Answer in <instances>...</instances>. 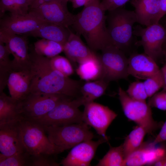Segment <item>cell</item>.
Instances as JSON below:
<instances>
[{"mask_svg": "<svg viewBox=\"0 0 166 166\" xmlns=\"http://www.w3.org/2000/svg\"><path fill=\"white\" fill-rule=\"evenodd\" d=\"M133 34L140 38V40L136 41L135 45L142 46L144 53L156 62L163 56V46L166 38V29L159 22L145 28L139 25L134 26Z\"/></svg>", "mask_w": 166, "mask_h": 166, "instance_id": "obj_10", "label": "cell"}, {"mask_svg": "<svg viewBox=\"0 0 166 166\" xmlns=\"http://www.w3.org/2000/svg\"><path fill=\"white\" fill-rule=\"evenodd\" d=\"M100 0H93L75 15L71 26L82 35L88 46L94 51L101 50L112 44L106 25V16Z\"/></svg>", "mask_w": 166, "mask_h": 166, "instance_id": "obj_2", "label": "cell"}, {"mask_svg": "<svg viewBox=\"0 0 166 166\" xmlns=\"http://www.w3.org/2000/svg\"><path fill=\"white\" fill-rule=\"evenodd\" d=\"M0 21V31L17 35H28L46 22L31 13L24 15L3 17Z\"/></svg>", "mask_w": 166, "mask_h": 166, "instance_id": "obj_14", "label": "cell"}, {"mask_svg": "<svg viewBox=\"0 0 166 166\" xmlns=\"http://www.w3.org/2000/svg\"><path fill=\"white\" fill-rule=\"evenodd\" d=\"M31 0H0V16L8 11L13 15H24L29 13Z\"/></svg>", "mask_w": 166, "mask_h": 166, "instance_id": "obj_27", "label": "cell"}, {"mask_svg": "<svg viewBox=\"0 0 166 166\" xmlns=\"http://www.w3.org/2000/svg\"><path fill=\"white\" fill-rule=\"evenodd\" d=\"M31 156V166H57L60 164L53 158V155L41 154Z\"/></svg>", "mask_w": 166, "mask_h": 166, "instance_id": "obj_35", "label": "cell"}, {"mask_svg": "<svg viewBox=\"0 0 166 166\" xmlns=\"http://www.w3.org/2000/svg\"><path fill=\"white\" fill-rule=\"evenodd\" d=\"M125 157L122 144L116 147H110L96 166H125Z\"/></svg>", "mask_w": 166, "mask_h": 166, "instance_id": "obj_30", "label": "cell"}, {"mask_svg": "<svg viewBox=\"0 0 166 166\" xmlns=\"http://www.w3.org/2000/svg\"><path fill=\"white\" fill-rule=\"evenodd\" d=\"M71 30L69 28L46 22L28 35L54 41L64 45Z\"/></svg>", "mask_w": 166, "mask_h": 166, "instance_id": "obj_21", "label": "cell"}, {"mask_svg": "<svg viewBox=\"0 0 166 166\" xmlns=\"http://www.w3.org/2000/svg\"><path fill=\"white\" fill-rule=\"evenodd\" d=\"M30 51L32 74L30 93L61 94L74 98L81 96L82 80L71 79L54 69L49 58L37 54L33 47Z\"/></svg>", "mask_w": 166, "mask_h": 166, "instance_id": "obj_1", "label": "cell"}, {"mask_svg": "<svg viewBox=\"0 0 166 166\" xmlns=\"http://www.w3.org/2000/svg\"><path fill=\"white\" fill-rule=\"evenodd\" d=\"M43 126L50 141L61 152L94 137L88 125L83 122L61 126Z\"/></svg>", "mask_w": 166, "mask_h": 166, "instance_id": "obj_5", "label": "cell"}, {"mask_svg": "<svg viewBox=\"0 0 166 166\" xmlns=\"http://www.w3.org/2000/svg\"><path fill=\"white\" fill-rule=\"evenodd\" d=\"M148 96L151 97L161 88H162L164 81L160 70L156 74L145 80L143 82Z\"/></svg>", "mask_w": 166, "mask_h": 166, "instance_id": "obj_33", "label": "cell"}, {"mask_svg": "<svg viewBox=\"0 0 166 166\" xmlns=\"http://www.w3.org/2000/svg\"><path fill=\"white\" fill-rule=\"evenodd\" d=\"M69 1V0H54L35 9H30L29 12L43 21L69 28L73 23L75 15L68 10Z\"/></svg>", "mask_w": 166, "mask_h": 166, "instance_id": "obj_11", "label": "cell"}, {"mask_svg": "<svg viewBox=\"0 0 166 166\" xmlns=\"http://www.w3.org/2000/svg\"><path fill=\"white\" fill-rule=\"evenodd\" d=\"M0 41L5 44L13 57L11 60L12 70L30 69L31 60L26 36L0 31Z\"/></svg>", "mask_w": 166, "mask_h": 166, "instance_id": "obj_13", "label": "cell"}, {"mask_svg": "<svg viewBox=\"0 0 166 166\" xmlns=\"http://www.w3.org/2000/svg\"><path fill=\"white\" fill-rule=\"evenodd\" d=\"M130 0H101L100 4L105 11L112 10L122 7Z\"/></svg>", "mask_w": 166, "mask_h": 166, "instance_id": "obj_37", "label": "cell"}, {"mask_svg": "<svg viewBox=\"0 0 166 166\" xmlns=\"http://www.w3.org/2000/svg\"><path fill=\"white\" fill-rule=\"evenodd\" d=\"M163 79L164 84L162 90L166 91V62L164 65L160 69Z\"/></svg>", "mask_w": 166, "mask_h": 166, "instance_id": "obj_43", "label": "cell"}, {"mask_svg": "<svg viewBox=\"0 0 166 166\" xmlns=\"http://www.w3.org/2000/svg\"><path fill=\"white\" fill-rule=\"evenodd\" d=\"M163 56H164L165 62H166V46H163Z\"/></svg>", "mask_w": 166, "mask_h": 166, "instance_id": "obj_44", "label": "cell"}, {"mask_svg": "<svg viewBox=\"0 0 166 166\" xmlns=\"http://www.w3.org/2000/svg\"><path fill=\"white\" fill-rule=\"evenodd\" d=\"M93 0H69L74 8H77L85 6Z\"/></svg>", "mask_w": 166, "mask_h": 166, "instance_id": "obj_39", "label": "cell"}, {"mask_svg": "<svg viewBox=\"0 0 166 166\" xmlns=\"http://www.w3.org/2000/svg\"><path fill=\"white\" fill-rule=\"evenodd\" d=\"M54 0H31V4L29 10L35 9L41 5Z\"/></svg>", "mask_w": 166, "mask_h": 166, "instance_id": "obj_40", "label": "cell"}, {"mask_svg": "<svg viewBox=\"0 0 166 166\" xmlns=\"http://www.w3.org/2000/svg\"><path fill=\"white\" fill-rule=\"evenodd\" d=\"M160 69L156 62L144 53H133L128 58V74L137 78L145 80Z\"/></svg>", "mask_w": 166, "mask_h": 166, "instance_id": "obj_17", "label": "cell"}, {"mask_svg": "<svg viewBox=\"0 0 166 166\" xmlns=\"http://www.w3.org/2000/svg\"><path fill=\"white\" fill-rule=\"evenodd\" d=\"M148 104L151 107L166 111V91L162 90L150 97Z\"/></svg>", "mask_w": 166, "mask_h": 166, "instance_id": "obj_36", "label": "cell"}, {"mask_svg": "<svg viewBox=\"0 0 166 166\" xmlns=\"http://www.w3.org/2000/svg\"><path fill=\"white\" fill-rule=\"evenodd\" d=\"M74 99L61 94L30 93L18 103L19 109L23 119H34L46 115L60 103Z\"/></svg>", "mask_w": 166, "mask_h": 166, "instance_id": "obj_6", "label": "cell"}, {"mask_svg": "<svg viewBox=\"0 0 166 166\" xmlns=\"http://www.w3.org/2000/svg\"><path fill=\"white\" fill-rule=\"evenodd\" d=\"M106 16L112 44L125 53L129 52L133 44V26L137 22L134 11L121 7L109 11Z\"/></svg>", "mask_w": 166, "mask_h": 166, "instance_id": "obj_3", "label": "cell"}, {"mask_svg": "<svg viewBox=\"0 0 166 166\" xmlns=\"http://www.w3.org/2000/svg\"><path fill=\"white\" fill-rule=\"evenodd\" d=\"M137 22L147 26L159 22L160 0H131Z\"/></svg>", "mask_w": 166, "mask_h": 166, "instance_id": "obj_20", "label": "cell"}, {"mask_svg": "<svg viewBox=\"0 0 166 166\" xmlns=\"http://www.w3.org/2000/svg\"><path fill=\"white\" fill-rule=\"evenodd\" d=\"M19 122L0 125V153L2 155L9 156L26 151L21 137Z\"/></svg>", "mask_w": 166, "mask_h": 166, "instance_id": "obj_16", "label": "cell"}, {"mask_svg": "<svg viewBox=\"0 0 166 166\" xmlns=\"http://www.w3.org/2000/svg\"><path fill=\"white\" fill-rule=\"evenodd\" d=\"M155 145L151 143H143L125 160V166L150 165L156 159Z\"/></svg>", "mask_w": 166, "mask_h": 166, "instance_id": "obj_23", "label": "cell"}, {"mask_svg": "<svg viewBox=\"0 0 166 166\" xmlns=\"http://www.w3.org/2000/svg\"><path fill=\"white\" fill-rule=\"evenodd\" d=\"M118 95L124 114L128 119L144 128L148 133L161 127L160 123L154 120L151 107L146 101L132 98L121 87Z\"/></svg>", "mask_w": 166, "mask_h": 166, "instance_id": "obj_8", "label": "cell"}, {"mask_svg": "<svg viewBox=\"0 0 166 166\" xmlns=\"http://www.w3.org/2000/svg\"><path fill=\"white\" fill-rule=\"evenodd\" d=\"M165 28L166 29V27H165ZM163 46H166V38L165 40V41L164 42V43Z\"/></svg>", "mask_w": 166, "mask_h": 166, "instance_id": "obj_46", "label": "cell"}, {"mask_svg": "<svg viewBox=\"0 0 166 166\" xmlns=\"http://www.w3.org/2000/svg\"><path fill=\"white\" fill-rule=\"evenodd\" d=\"M76 72L82 80L86 81L102 79L103 69L99 55L79 63Z\"/></svg>", "mask_w": 166, "mask_h": 166, "instance_id": "obj_24", "label": "cell"}, {"mask_svg": "<svg viewBox=\"0 0 166 166\" xmlns=\"http://www.w3.org/2000/svg\"><path fill=\"white\" fill-rule=\"evenodd\" d=\"M163 144L162 146L166 150V142L162 143Z\"/></svg>", "mask_w": 166, "mask_h": 166, "instance_id": "obj_45", "label": "cell"}, {"mask_svg": "<svg viewBox=\"0 0 166 166\" xmlns=\"http://www.w3.org/2000/svg\"><path fill=\"white\" fill-rule=\"evenodd\" d=\"M160 12L159 18L160 21L166 14V0H160Z\"/></svg>", "mask_w": 166, "mask_h": 166, "instance_id": "obj_41", "label": "cell"}, {"mask_svg": "<svg viewBox=\"0 0 166 166\" xmlns=\"http://www.w3.org/2000/svg\"><path fill=\"white\" fill-rule=\"evenodd\" d=\"M10 53L5 44L0 41V93L3 92L10 72L12 70Z\"/></svg>", "mask_w": 166, "mask_h": 166, "instance_id": "obj_29", "label": "cell"}, {"mask_svg": "<svg viewBox=\"0 0 166 166\" xmlns=\"http://www.w3.org/2000/svg\"><path fill=\"white\" fill-rule=\"evenodd\" d=\"M84 105L81 97L63 101L44 116L30 119L45 126H61L83 122V112L79 107Z\"/></svg>", "mask_w": 166, "mask_h": 166, "instance_id": "obj_7", "label": "cell"}, {"mask_svg": "<svg viewBox=\"0 0 166 166\" xmlns=\"http://www.w3.org/2000/svg\"><path fill=\"white\" fill-rule=\"evenodd\" d=\"M22 119L18 103L4 92L0 93V125L18 123Z\"/></svg>", "mask_w": 166, "mask_h": 166, "instance_id": "obj_22", "label": "cell"}, {"mask_svg": "<svg viewBox=\"0 0 166 166\" xmlns=\"http://www.w3.org/2000/svg\"><path fill=\"white\" fill-rule=\"evenodd\" d=\"M99 55L103 69L102 78L109 82L120 79H126L128 72V58L122 50L112 44L101 50Z\"/></svg>", "mask_w": 166, "mask_h": 166, "instance_id": "obj_9", "label": "cell"}, {"mask_svg": "<svg viewBox=\"0 0 166 166\" xmlns=\"http://www.w3.org/2000/svg\"><path fill=\"white\" fill-rule=\"evenodd\" d=\"M49 61L54 69L66 76L69 77L74 73L73 65L67 58L58 55L49 58Z\"/></svg>", "mask_w": 166, "mask_h": 166, "instance_id": "obj_32", "label": "cell"}, {"mask_svg": "<svg viewBox=\"0 0 166 166\" xmlns=\"http://www.w3.org/2000/svg\"><path fill=\"white\" fill-rule=\"evenodd\" d=\"M148 133L144 128L138 126L126 137L122 144L125 159L142 145L144 137Z\"/></svg>", "mask_w": 166, "mask_h": 166, "instance_id": "obj_26", "label": "cell"}, {"mask_svg": "<svg viewBox=\"0 0 166 166\" xmlns=\"http://www.w3.org/2000/svg\"><path fill=\"white\" fill-rule=\"evenodd\" d=\"M108 140L102 137L82 142L73 147L61 164L63 166H88L95 154L98 147Z\"/></svg>", "mask_w": 166, "mask_h": 166, "instance_id": "obj_15", "label": "cell"}, {"mask_svg": "<svg viewBox=\"0 0 166 166\" xmlns=\"http://www.w3.org/2000/svg\"><path fill=\"white\" fill-rule=\"evenodd\" d=\"M80 36L71 31L67 40L64 45L63 52L72 64H79L98 56L94 51L85 44Z\"/></svg>", "mask_w": 166, "mask_h": 166, "instance_id": "obj_19", "label": "cell"}, {"mask_svg": "<svg viewBox=\"0 0 166 166\" xmlns=\"http://www.w3.org/2000/svg\"><path fill=\"white\" fill-rule=\"evenodd\" d=\"M150 166H166V154L154 161Z\"/></svg>", "mask_w": 166, "mask_h": 166, "instance_id": "obj_42", "label": "cell"}, {"mask_svg": "<svg viewBox=\"0 0 166 166\" xmlns=\"http://www.w3.org/2000/svg\"><path fill=\"white\" fill-rule=\"evenodd\" d=\"M109 83L101 79L84 82L81 87V93L84 105L103 95Z\"/></svg>", "mask_w": 166, "mask_h": 166, "instance_id": "obj_25", "label": "cell"}, {"mask_svg": "<svg viewBox=\"0 0 166 166\" xmlns=\"http://www.w3.org/2000/svg\"><path fill=\"white\" fill-rule=\"evenodd\" d=\"M84 106L83 122L93 127L98 135L108 140L106 131L117 114L108 107L94 101Z\"/></svg>", "mask_w": 166, "mask_h": 166, "instance_id": "obj_12", "label": "cell"}, {"mask_svg": "<svg viewBox=\"0 0 166 166\" xmlns=\"http://www.w3.org/2000/svg\"><path fill=\"white\" fill-rule=\"evenodd\" d=\"M166 142V121L162 124L160 130L152 144L154 145L156 144Z\"/></svg>", "mask_w": 166, "mask_h": 166, "instance_id": "obj_38", "label": "cell"}, {"mask_svg": "<svg viewBox=\"0 0 166 166\" xmlns=\"http://www.w3.org/2000/svg\"><path fill=\"white\" fill-rule=\"evenodd\" d=\"M32 74L30 69L12 70L7 83L10 96L19 103L30 93Z\"/></svg>", "mask_w": 166, "mask_h": 166, "instance_id": "obj_18", "label": "cell"}, {"mask_svg": "<svg viewBox=\"0 0 166 166\" xmlns=\"http://www.w3.org/2000/svg\"><path fill=\"white\" fill-rule=\"evenodd\" d=\"M126 92L131 98L137 101H146L148 97L143 82L140 81L131 83Z\"/></svg>", "mask_w": 166, "mask_h": 166, "instance_id": "obj_34", "label": "cell"}, {"mask_svg": "<svg viewBox=\"0 0 166 166\" xmlns=\"http://www.w3.org/2000/svg\"><path fill=\"white\" fill-rule=\"evenodd\" d=\"M33 48L37 54L51 58L63 51L64 45L57 42L41 38L34 43Z\"/></svg>", "mask_w": 166, "mask_h": 166, "instance_id": "obj_28", "label": "cell"}, {"mask_svg": "<svg viewBox=\"0 0 166 166\" xmlns=\"http://www.w3.org/2000/svg\"><path fill=\"white\" fill-rule=\"evenodd\" d=\"M0 166H31V156L26 151L6 156L0 153Z\"/></svg>", "mask_w": 166, "mask_h": 166, "instance_id": "obj_31", "label": "cell"}, {"mask_svg": "<svg viewBox=\"0 0 166 166\" xmlns=\"http://www.w3.org/2000/svg\"><path fill=\"white\" fill-rule=\"evenodd\" d=\"M19 126L26 151L31 155H55L62 152L49 139L43 126L34 120L22 119Z\"/></svg>", "mask_w": 166, "mask_h": 166, "instance_id": "obj_4", "label": "cell"}]
</instances>
